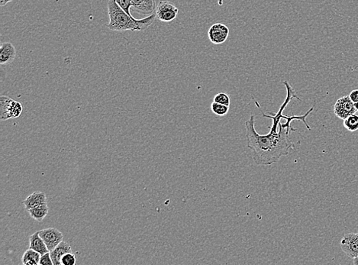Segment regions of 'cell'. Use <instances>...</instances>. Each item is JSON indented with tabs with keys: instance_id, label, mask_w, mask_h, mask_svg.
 Segmentation results:
<instances>
[{
	"instance_id": "cell-1",
	"label": "cell",
	"mask_w": 358,
	"mask_h": 265,
	"mask_svg": "<svg viewBox=\"0 0 358 265\" xmlns=\"http://www.w3.org/2000/svg\"><path fill=\"white\" fill-rule=\"evenodd\" d=\"M284 84L287 89V98L281 105L278 112L274 116L263 113L264 117L270 118L273 120V125L268 134L260 135L257 132L254 116L253 115L245 122L247 146L252 151L253 160L257 165H271L279 161L281 157L288 155L289 151L295 148L294 144L290 139V131H296V129L290 125L292 121H302L305 127L308 130H311V127L308 125L305 119L312 112L314 107H311L303 116H289L288 119H287V123L284 125L281 123V119L287 117V116L283 115L282 112L292 99L296 98L299 100L296 91L290 86V83L284 81Z\"/></svg>"
},
{
	"instance_id": "cell-2",
	"label": "cell",
	"mask_w": 358,
	"mask_h": 265,
	"mask_svg": "<svg viewBox=\"0 0 358 265\" xmlns=\"http://www.w3.org/2000/svg\"><path fill=\"white\" fill-rule=\"evenodd\" d=\"M109 22L107 27L111 31H144L152 25L157 16H148L142 19H136L132 16L127 14L115 0H109L108 3Z\"/></svg>"
},
{
	"instance_id": "cell-3",
	"label": "cell",
	"mask_w": 358,
	"mask_h": 265,
	"mask_svg": "<svg viewBox=\"0 0 358 265\" xmlns=\"http://www.w3.org/2000/svg\"><path fill=\"white\" fill-rule=\"evenodd\" d=\"M333 110L335 116L343 120L356 112L354 103L350 100L349 96H344L338 99L334 105Z\"/></svg>"
},
{
	"instance_id": "cell-4",
	"label": "cell",
	"mask_w": 358,
	"mask_h": 265,
	"mask_svg": "<svg viewBox=\"0 0 358 265\" xmlns=\"http://www.w3.org/2000/svg\"><path fill=\"white\" fill-rule=\"evenodd\" d=\"M155 13L159 20L170 22L177 17L179 10L174 4L169 1H161L156 8Z\"/></svg>"
},
{
	"instance_id": "cell-5",
	"label": "cell",
	"mask_w": 358,
	"mask_h": 265,
	"mask_svg": "<svg viewBox=\"0 0 358 265\" xmlns=\"http://www.w3.org/2000/svg\"><path fill=\"white\" fill-rule=\"evenodd\" d=\"M342 251L350 258L353 259L358 256V233H347L344 235L340 242Z\"/></svg>"
},
{
	"instance_id": "cell-6",
	"label": "cell",
	"mask_w": 358,
	"mask_h": 265,
	"mask_svg": "<svg viewBox=\"0 0 358 265\" xmlns=\"http://www.w3.org/2000/svg\"><path fill=\"white\" fill-rule=\"evenodd\" d=\"M229 35V27L222 23L214 24L208 31V36L211 42L216 46L226 42Z\"/></svg>"
},
{
	"instance_id": "cell-7",
	"label": "cell",
	"mask_w": 358,
	"mask_h": 265,
	"mask_svg": "<svg viewBox=\"0 0 358 265\" xmlns=\"http://www.w3.org/2000/svg\"><path fill=\"white\" fill-rule=\"evenodd\" d=\"M39 235L44 240L49 251H52L54 248H56L61 242H63V239H64L62 233L55 228L41 230V231H39Z\"/></svg>"
},
{
	"instance_id": "cell-8",
	"label": "cell",
	"mask_w": 358,
	"mask_h": 265,
	"mask_svg": "<svg viewBox=\"0 0 358 265\" xmlns=\"http://www.w3.org/2000/svg\"><path fill=\"white\" fill-rule=\"evenodd\" d=\"M133 11L144 16H151L156 11L155 0H131Z\"/></svg>"
},
{
	"instance_id": "cell-9",
	"label": "cell",
	"mask_w": 358,
	"mask_h": 265,
	"mask_svg": "<svg viewBox=\"0 0 358 265\" xmlns=\"http://www.w3.org/2000/svg\"><path fill=\"white\" fill-rule=\"evenodd\" d=\"M16 56V50L12 43H2L0 46V64L8 65L14 61Z\"/></svg>"
},
{
	"instance_id": "cell-10",
	"label": "cell",
	"mask_w": 358,
	"mask_h": 265,
	"mask_svg": "<svg viewBox=\"0 0 358 265\" xmlns=\"http://www.w3.org/2000/svg\"><path fill=\"white\" fill-rule=\"evenodd\" d=\"M23 204L27 211L40 205L48 204L46 194L44 192L35 191L24 200Z\"/></svg>"
},
{
	"instance_id": "cell-11",
	"label": "cell",
	"mask_w": 358,
	"mask_h": 265,
	"mask_svg": "<svg viewBox=\"0 0 358 265\" xmlns=\"http://www.w3.org/2000/svg\"><path fill=\"white\" fill-rule=\"evenodd\" d=\"M73 252L71 247L67 242H61L56 248L50 251L53 265L61 264V257L67 253Z\"/></svg>"
},
{
	"instance_id": "cell-12",
	"label": "cell",
	"mask_w": 358,
	"mask_h": 265,
	"mask_svg": "<svg viewBox=\"0 0 358 265\" xmlns=\"http://www.w3.org/2000/svg\"><path fill=\"white\" fill-rule=\"evenodd\" d=\"M29 248L37 251L41 255L49 252L47 245H46L44 240L41 239V236L39 235V232H36V233L30 236Z\"/></svg>"
},
{
	"instance_id": "cell-13",
	"label": "cell",
	"mask_w": 358,
	"mask_h": 265,
	"mask_svg": "<svg viewBox=\"0 0 358 265\" xmlns=\"http://www.w3.org/2000/svg\"><path fill=\"white\" fill-rule=\"evenodd\" d=\"M13 100L6 96H1L0 97V119L1 120L6 121L11 119L10 108Z\"/></svg>"
},
{
	"instance_id": "cell-14",
	"label": "cell",
	"mask_w": 358,
	"mask_h": 265,
	"mask_svg": "<svg viewBox=\"0 0 358 265\" xmlns=\"http://www.w3.org/2000/svg\"><path fill=\"white\" fill-rule=\"evenodd\" d=\"M28 212L31 218H34L36 221L41 222L49 214V207L48 204L40 205L30 209Z\"/></svg>"
},
{
	"instance_id": "cell-15",
	"label": "cell",
	"mask_w": 358,
	"mask_h": 265,
	"mask_svg": "<svg viewBox=\"0 0 358 265\" xmlns=\"http://www.w3.org/2000/svg\"><path fill=\"white\" fill-rule=\"evenodd\" d=\"M41 254L34 250L29 248L25 251L22 256V262L25 265H37L40 262Z\"/></svg>"
},
{
	"instance_id": "cell-16",
	"label": "cell",
	"mask_w": 358,
	"mask_h": 265,
	"mask_svg": "<svg viewBox=\"0 0 358 265\" xmlns=\"http://www.w3.org/2000/svg\"><path fill=\"white\" fill-rule=\"evenodd\" d=\"M344 128L348 131L353 132L358 130V116L356 114L351 115L344 119Z\"/></svg>"
},
{
	"instance_id": "cell-17",
	"label": "cell",
	"mask_w": 358,
	"mask_h": 265,
	"mask_svg": "<svg viewBox=\"0 0 358 265\" xmlns=\"http://www.w3.org/2000/svg\"><path fill=\"white\" fill-rule=\"evenodd\" d=\"M211 109H212L214 114L216 115V116H226V115L228 114V112H229V106L213 102V103L211 104Z\"/></svg>"
},
{
	"instance_id": "cell-18",
	"label": "cell",
	"mask_w": 358,
	"mask_h": 265,
	"mask_svg": "<svg viewBox=\"0 0 358 265\" xmlns=\"http://www.w3.org/2000/svg\"><path fill=\"white\" fill-rule=\"evenodd\" d=\"M22 106L20 103L13 100L12 102L11 108H10V116L11 119L19 117L22 114Z\"/></svg>"
},
{
	"instance_id": "cell-19",
	"label": "cell",
	"mask_w": 358,
	"mask_h": 265,
	"mask_svg": "<svg viewBox=\"0 0 358 265\" xmlns=\"http://www.w3.org/2000/svg\"><path fill=\"white\" fill-rule=\"evenodd\" d=\"M213 102L220 103V104L226 105V106H230L231 100L229 94L226 93L221 92L217 94L214 97Z\"/></svg>"
},
{
	"instance_id": "cell-20",
	"label": "cell",
	"mask_w": 358,
	"mask_h": 265,
	"mask_svg": "<svg viewBox=\"0 0 358 265\" xmlns=\"http://www.w3.org/2000/svg\"><path fill=\"white\" fill-rule=\"evenodd\" d=\"M76 263V256L73 252L67 253L61 257V264L63 265H75Z\"/></svg>"
},
{
	"instance_id": "cell-21",
	"label": "cell",
	"mask_w": 358,
	"mask_h": 265,
	"mask_svg": "<svg viewBox=\"0 0 358 265\" xmlns=\"http://www.w3.org/2000/svg\"><path fill=\"white\" fill-rule=\"evenodd\" d=\"M115 1L127 14L129 15V16H132L130 13V10L132 7L131 0H115Z\"/></svg>"
},
{
	"instance_id": "cell-22",
	"label": "cell",
	"mask_w": 358,
	"mask_h": 265,
	"mask_svg": "<svg viewBox=\"0 0 358 265\" xmlns=\"http://www.w3.org/2000/svg\"><path fill=\"white\" fill-rule=\"evenodd\" d=\"M39 264L40 265H52L54 264L53 261H52V257H51L50 251L49 252L46 253V254H43L41 256V258H40V262H39Z\"/></svg>"
},
{
	"instance_id": "cell-23",
	"label": "cell",
	"mask_w": 358,
	"mask_h": 265,
	"mask_svg": "<svg viewBox=\"0 0 358 265\" xmlns=\"http://www.w3.org/2000/svg\"><path fill=\"white\" fill-rule=\"evenodd\" d=\"M349 97H350V100H352L353 103H357L358 102V90H354V91H352L349 94Z\"/></svg>"
},
{
	"instance_id": "cell-24",
	"label": "cell",
	"mask_w": 358,
	"mask_h": 265,
	"mask_svg": "<svg viewBox=\"0 0 358 265\" xmlns=\"http://www.w3.org/2000/svg\"><path fill=\"white\" fill-rule=\"evenodd\" d=\"M13 0H0V6L4 7V6L8 4L9 3L13 2Z\"/></svg>"
},
{
	"instance_id": "cell-25",
	"label": "cell",
	"mask_w": 358,
	"mask_h": 265,
	"mask_svg": "<svg viewBox=\"0 0 358 265\" xmlns=\"http://www.w3.org/2000/svg\"><path fill=\"white\" fill-rule=\"evenodd\" d=\"M353 264L358 265V256L357 257H354V258H353Z\"/></svg>"
},
{
	"instance_id": "cell-26",
	"label": "cell",
	"mask_w": 358,
	"mask_h": 265,
	"mask_svg": "<svg viewBox=\"0 0 358 265\" xmlns=\"http://www.w3.org/2000/svg\"><path fill=\"white\" fill-rule=\"evenodd\" d=\"M355 108H356V112H358V102L354 103Z\"/></svg>"
}]
</instances>
